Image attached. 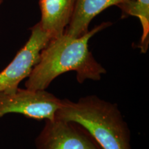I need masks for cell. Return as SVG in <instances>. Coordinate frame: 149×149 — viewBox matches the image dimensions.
Segmentation results:
<instances>
[{
	"instance_id": "cell-1",
	"label": "cell",
	"mask_w": 149,
	"mask_h": 149,
	"mask_svg": "<svg viewBox=\"0 0 149 149\" xmlns=\"http://www.w3.org/2000/svg\"><path fill=\"white\" fill-rule=\"evenodd\" d=\"M111 25L110 22H103L79 37L74 38L64 33L50 40L27 77L26 88L46 90L56 77L68 71L76 72L79 84L87 79H101L107 70L93 57L88 42L91 37Z\"/></svg>"
},
{
	"instance_id": "cell-2",
	"label": "cell",
	"mask_w": 149,
	"mask_h": 149,
	"mask_svg": "<svg viewBox=\"0 0 149 149\" xmlns=\"http://www.w3.org/2000/svg\"><path fill=\"white\" fill-rule=\"evenodd\" d=\"M55 118L79 124L102 149H132L130 128L118 106L97 95L61 100Z\"/></svg>"
},
{
	"instance_id": "cell-3",
	"label": "cell",
	"mask_w": 149,
	"mask_h": 149,
	"mask_svg": "<svg viewBox=\"0 0 149 149\" xmlns=\"http://www.w3.org/2000/svg\"><path fill=\"white\" fill-rule=\"evenodd\" d=\"M61 100L46 90L19 88L15 92H0V119L17 113L34 120L55 119Z\"/></svg>"
},
{
	"instance_id": "cell-4",
	"label": "cell",
	"mask_w": 149,
	"mask_h": 149,
	"mask_svg": "<svg viewBox=\"0 0 149 149\" xmlns=\"http://www.w3.org/2000/svg\"><path fill=\"white\" fill-rule=\"evenodd\" d=\"M31 31L25 45L0 72V92L13 93L17 90L19 84L31 74L40 59L41 52L51 40L39 22L31 28Z\"/></svg>"
},
{
	"instance_id": "cell-5",
	"label": "cell",
	"mask_w": 149,
	"mask_h": 149,
	"mask_svg": "<svg viewBox=\"0 0 149 149\" xmlns=\"http://www.w3.org/2000/svg\"><path fill=\"white\" fill-rule=\"evenodd\" d=\"M35 144L36 149H102L79 124L56 118L46 120Z\"/></svg>"
},
{
	"instance_id": "cell-6",
	"label": "cell",
	"mask_w": 149,
	"mask_h": 149,
	"mask_svg": "<svg viewBox=\"0 0 149 149\" xmlns=\"http://www.w3.org/2000/svg\"><path fill=\"white\" fill-rule=\"evenodd\" d=\"M135 0H76L71 19L64 34L72 37H79L86 33L93 18L109 7L121 8Z\"/></svg>"
},
{
	"instance_id": "cell-7",
	"label": "cell",
	"mask_w": 149,
	"mask_h": 149,
	"mask_svg": "<svg viewBox=\"0 0 149 149\" xmlns=\"http://www.w3.org/2000/svg\"><path fill=\"white\" fill-rule=\"evenodd\" d=\"M76 0H40V26L50 38L62 35L73 13Z\"/></svg>"
},
{
	"instance_id": "cell-8",
	"label": "cell",
	"mask_w": 149,
	"mask_h": 149,
	"mask_svg": "<svg viewBox=\"0 0 149 149\" xmlns=\"http://www.w3.org/2000/svg\"><path fill=\"white\" fill-rule=\"evenodd\" d=\"M120 8L122 18L130 15L136 17L140 21L142 35L137 47L141 53H146L149 44V0H135Z\"/></svg>"
},
{
	"instance_id": "cell-9",
	"label": "cell",
	"mask_w": 149,
	"mask_h": 149,
	"mask_svg": "<svg viewBox=\"0 0 149 149\" xmlns=\"http://www.w3.org/2000/svg\"><path fill=\"white\" fill-rule=\"evenodd\" d=\"M3 1H4V0H0V6H1V4H2Z\"/></svg>"
}]
</instances>
